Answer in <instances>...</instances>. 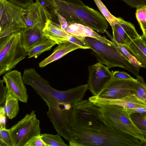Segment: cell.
I'll use <instances>...</instances> for the list:
<instances>
[{
	"label": "cell",
	"instance_id": "cell-16",
	"mask_svg": "<svg viewBox=\"0 0 146 146\" xmlns=\"http://www.w3.org/2000/svg\"><path fill=\"white\" fill-rule=\"evenodd\" d=\"M88 100L99 107L112 104L121 106L126 110L146 107V102L139 98L135 94H129L119 99L112 100L100 99L93 96L90 97Z\"/></svg>",
	"mask_w": 146,
	"mask_h": 146
},
{
	"label": "cell",
	"instance_id": "cell-42",
	"mask_svg": "<svg viewBox=\"0 0 146 146\" xmlns=\"http://www.w3.org/2000/svg\"><path fill=\"white\" fill-rule=\"evenodd\" d=\"M66 3L81 6L86 5L81 0H60Z\"/></svg>",
	"mask_w": 146,
	"mask_h": 146
},
{
	"label": "cell",
	"instance_id": "cell-24",
	"mask_svg": "<svg viewBox=\"0 0 146 146\" xmlns=\"http://www.w3.org/2000/svg\"><path fill=\"white\" fill-rule=\"evenodd\" d=\"M18 101L17 98L7 93L4 108L6 116L9 119H12L18 114L19 110Z\"/></svg>",
	"mask_w": 146,
	"mask_h": 146
},
{
	"label": "cell",
	"instance_id": "cell-39",
	"mask_svg": "<svg viewBox=\"0 0 146 146\" xmlns=\"http://www.w3.org/2000/svg\"><path fill=\"white\" fill-rule=\"evenodd\" d=\"M132 7L136 9L145 5L144 0H121Z\"/></svg>",
	"mask_w": 146,
	"mask_h": 146
},
{
	"label": "cell",
	"instance_id": "cell-30",
	"mask_svg": "<svg viewBox=\"0 0 146 146\" xmlns=\"http://www.w3.org/2000/svg\"><path fill=\"white\" fill-rule=\"evenodd\" d=\"M0 146H14L9 129L0 127Z\"/></svg>",
	"mask_w": 146,
	"mask_h": 146
},
{
	"label": "cell",
	"instance_id": "cell-10",
	"mask_svg": "<svg viewBox=\"0 0 146 146\" xmlns=\"http://www.w3.org/2000/svg\"><path fill=\"white\" fill-rule=\"evenodd\" d=\"M137 81L132 80L112 79L96 97L102 99H119L135 94Z\"/></svg>",
	"mask_w": 146,
	"mask_h": 146
},
{
	"label": "cell",
	"instance_id": "cell-43",
	"mask_svg": "<svg viewBox=\"0 0 146 146\" xmlns=\"http://www.w3.org/2000/svg\"><path fill=\"white\" fill-rule=\"evenodd\" d=\"M143 32L142 35L146 39V22L139 24Z\"/></svg>",
	"mask_w": 146,
	"mask_h": 146
},
{
	"label": "cell",
	"instance_id": "cell-2",
	"mask_svg": "<svg viewBox=\"0 0 146 146\" xmlns=\"http://www.w3.org/2000/svg\"><path fill=\"white\" fill-rule=\"evenodd\" d=\"M55 9L67 21L89 27L100 33H105L107 21L98 11L88 6L74 5L60 0H53Z\"/></svg>",
	"mask_w": 146,
	"mask_h": 146
},
{
	"label": "cell",
	"instance_id": "cell-11",
	"mask_svg": "<svg viewBox=\"0 0 146 146\" xmlns=\"http://www.w3.org/2000/svg\"><path fill=\"white\" fill-rule=\"evenodd\" d=\"M107 66L98 62L88 67V89L97 96L113 78L112 73Z\"/></svg>",
	"mask_w": 146,
	"mask_h": 146
},
{
	"label": "cell",
	"instance_id": "cell-26",
	"mask_svg": "<svg viewBox=\"0 0 146 146\" xmlns=\"http://www.w3.org/2000/svg\"><path fill=\"white\" fill-rule=\"evenodd\" d=\"M105 33L111 40L116 45L119 49L137 70L139 71L140 68L143 67L135 57L130 53L124 46L117 43L113 39V36L107 31H106Z\"/></svg>",
	"mask_w": 146,
	"mask_h": 146
},
{
	"label": "cell",
	"instance_id": "cell-35",
	"mask_svg": "<svg viewBox=\"0 0 146 146\" xmlns=\"http://www.w3.org/2000/svg\"><path fill=\"white\" fill-rule=\"evenodd\" d=\"M112 73L113 79L122 80H132L134 78L131 77L127 73L120 71H115Z\"/></svg>",
	"mask_w": 146,
	"mask_h": 146
},
{
	"label": "cell",
	"instance_id": "cell-31",
	"mask_svg": "<svg viewBox=\"0 0 146 146\" xmlns=\"http://www.w3.org/2000/svg\"><path fill=\"white\" fill-rule=\"evenodd\" d=\"M50 15L52 20L56 17L55 12V5L52 0H38Z\"/></svg>",
	"mask_w": 146,
	"mask_h": 146
},
{
	"label": "cell",
	"instance_id": "cell-14",
	"mask_svg": "<svg viewBox=\"0 0 146 146\" xmlns=\"http://www.w3.org/2000/svg\"><path fill=\"white\" fill-rule=\"evenodd\" d=\"M26 9L25 28L36 27L42 30L47 20L49 19L52 20L50 15L38 0H36V2H33Z\"/></svg>",
	"mask_w": 146,
	"mask_h": 146
},
{
	"label": "cell",
	"instance_id": "cell-13",
	"mask_svg": "<svg viewBox=\"0 0 146 146\" xmlns=\"http://www.w3.org/2000/svg\"><path fill=\"white\" fill-rule=\"evenodd\" d=\"M5 83L7 93L22 102L27 103L28 96L21 73L13 70L6 72L2 79Z\"/></svg>",
	"mask_w": 146,
	"mask_h": 146
},
{
	"label": "cell",
	"instance_id": "cell-8",
	"mask_svg": "<svg viewBox=\"0 0 146 146\" xmlns=\"http://www.w3.org/2000/svg\"><path fill=\"white\" fill-rule=\"evenodd\" d=\"M73 127L98 128L108 125L99 107L90 101L83 99L76 105Z\"/></svg>",
	"mask_w": 146,
	"mask_h": 146
},
{
	"label": "cell",
	"instance_id": "cell-34",
	"mask_svg": "<svg viewBox=\"0 0 146 146\" xmlns=\"http://www.w3.org/2000/svg\"><path fill=\"white\" fill-rule=\"evenodd\" d=\"M25 146H46L42 140L41 135L34 137L29 141Z\"/></svg>",
	"mask_w": 146,
	"mask_h": 146
},
{
	"label": "cell",
	"instance_id": "cell-20",
	"mask_svg": "<svg viewBox=\"0 0 146 146\" xmlns=\"http://www.w3.org/2000/svg\"><path fill=\"white\" fill-rule=\"evenodd\" d=\"M79 48L82 49L80 46L68 41H64L58 45L51 55L39 63V66L41 68L44 67L69 52Z\"/></svg>",
	"mask_w": 146,
	"mask_h": 146
},
{
	"label": "cell",
	"instance_id": "cell-21",
	"mask_svg": "<svg viewBox=\"0 0 146 146\" xmlns=\"http://www.w3.org/2000/svg\"><path fill=\"white\" fill-rule=\"evenodd\" d=\"M42 31L44 36L53 40L58 45L68 41V36L70 35L62 29L59 24L49 19L47 20Z\"/></svg>",
	"mask_w": 146,
	"mask_h": 146
},
{
	"label": "cell",
	"instance_id": "cell-1",
	"mask_svg": "<svg viewBox=\"0 0 146 146\" xmlns=\"http://www.w3.org/2000/svg\"><path fill=\"white\" fill-rule=\"evenodd\" d=\"M70 146H141L139 139L108 126L98 128L73 127Z\"/></svg>",
	"mask_w": 146,
	"mask_h": 146
},
{
	"label": "cell",
	"instance_id": "cell-33",
	"mask_svg": "<svg viewBox=\"0 0 146 146\" xmlns=\"http://www.w3.org/2000/svg\"><path fill=\"white\" fill-rule=\"evenodd\" d=\"M68 40L80 46L82 49H90L85 43L84 41L79 38L69 35L68 38Z\"/></svg>",
	"mask_w": 146,
	"mask_h": 146
},
{
	"label": "cell",
	"instance_id": "cell-29",
	"mask_svg": "<svg viewBox=\"0 0 146 146\" xmlns=\"http://www.w3.org/2000/svg\"><path fill=\"white\" fill-rule=\"evenodd\" d=\"M135 94L140 99L146 102V84L143 77H137Z\"/></svg>",
	"mask_w": 146,
	"mask_h": 146
},
{
	"label": "cell",
	"instance_id": "cell-18",
	"mask_svg": "<svg viewBox=\"0 0 146 146\" xmlns=\"http://www.w3.org/2000/svg\"><path fill=\"white\" fill-rule=\"evenodd\" d=\"M68 25L65 31L69 34L77 37L83 40L86 37L97 39L110 45L116 46L112 41L100 36L94 30L83 25L68 21Z\"/></svg>",
	"mask_w": 146,
	"mask_h": 146
},
{
	"label": "cell",
	"instance_id": "cell-32",
	"mask_svg": "<svg viewBox=\"0 0 146 146\" xmlns=\"http://www.w3.org/2000/svg\"><path fill=\"white\" fill-rule=\"evenodd\" d=\"M135 16L139 24L146 22V5L137 9Z\"/></svg>",
	"mask_w": 146,
	"mask_h": 146
},
{
	"label": "cell",
	"instance_id": "cell-27",
	"mask_svg": "<svg viewBox=\"0 0 146 146\" xmlns=\"http://www.w3.org/2000/svg\"><path fill=\"white\" fill-rule=\"evenodd\" d=\"M42 138L46 146H67L58 133L53 135L48 133L41 134Z\"/></svg>",
	"mask_w": 146,
	"mask_h": 146
},
{
	"label": "cell",
	"instance_id": "cell-17",
	"mask_svg": "<svg viewBox=\"0 0 146 146\" xmlns=\"http://www.w3.org/2000/svg\"><path fill=\"white\" fill-rule=\"evenodd\" d=\"M88 89V87L87 84L65 91L58 90L51 86L50 92L52 97L56 102L77 103L83 99Z\"/></svg>",
	"mask_w": 146,
	"mask_h": 146
},
{
	"label": "cell",
	"instance_id": "cell-6",
	"mask_svg": "<svg viewBox=\"0 0 146 146\" xmlns=\"http://www.w3.org/2000/svg\"><path fill=\"white\" fill-rule=\"evenodd\" d=\"M76 104L56 102L47 105L48 110L46 114L54 128L58 133L68 141L73 127Z\"/></svg>",
	"mask_w": 146,
	"mask_h": 146
},
{
	"label": "cell",
	"instance_id": "cell-38",
	"mask_svg": "<svg viewBox=\"0 0 146 146\" xmlns=\"http://www.w3.org/2000/svg\"><path fill=\"white\" fill-rule=\"evenodd\" d=\"M12 3L23 8L25 9L33 2V0H7Z\"/></svg>",
	"mask_w": 146,
	"mask_h": 146
},
{
	"label": "cell",
	"instance_id": "cell-40",
	"mask_svg": "<svg viewBox=\"0 0 146 146\" xmlns=\"http://www.w3.org/2000/svg\"><path fill=\"white\" fill-rule=\"evenodd\" d=\"M5 108L1 106L0 107V128H6V117Z\"/></svg>",
	"mask_w": 146,
	"mask_h": 146
},
{
	"label": "cell",
	"instance_id": "cell-23",
	"mask_svg": "<svg viewBox=\"0 0 146 146\" xmlns=\"http://www.w3.org/2000/svg\"><path fill=\"white\" fill-rule=\"evenodd\" d=\"M56 44L52 40L47 38L35 45L31 48L27 53L28 58H37L42 53L51 50Z\"/></svg>",
	"mask_w": 146,
	"mask_h": 146
},
{
	"label": "cell",
	"instance_id": "cell-44",
	"mask_svg": "<svg viewBox=\"0 0 146 146\" xmlns=\"http://www.w3.org/2000/svg\"><path fill=\"white\" fill-rule=\"evenodd\" d=\"M144 146H146V143H145L144 144Z\"/></svg>",
	"mask_w": 146,
	"mask_h": 146
},
{
	"label": "cell",
	"instance_id": "cell-4",
	"mask_svg": "<svg viewBox=\"0 0 146 146\" xmlns=\"http://www.w3.org/2000/svg\"><path fill=\"white\" fill-rule=\"evenodd\" d=\"M102 116L109 126L130 135L146 143L140 130L134 123L130 114L122 107L115 104H108L99 107Z\"/></svg>",
	"mask_w": 146,
	"mask_h": 146
},
{
	"label": "cell",
	"instance_id": "cell-41",
	"mask_svg": "<svg viewBox=\"0 0 146 146\" xmlns=\"http://www.w3.org/2000/svg\"><path fill=\"white\" fill-rule=\"evenodd\" d=\"M126 110L130 114L138 113L146 115V107L135 108Z\"/></svg>",
	"mask_w": 146,
	"mask_h": 146
},
{
	"label": "cell",
	"instance_id": "cell-7",
	"mask_svg": "<svg viewBox=\"0 0 146 146\" xmlns=\"http://www.w3.org/2000/svg\"><path fill=\"white\" fill-rule=\"evenodd\" d=\"M26 10L7 0H0V38L21 32L25 28Z\"/></svg>",
	"mask_w": 146,
	"mask_h": 146
},
{
	"label": "cell",
	"instance_id": "cell-22",
	"mask_svg": "<svg viewBox=\"0 0 146 146\" xmlns=\"http://www.w3.org/2000/svg\"><path fill=\"white\" fill-rule=\"evenodd\" d=\"M137 60L143 68L146 69V39L142 36L125 46Z\"/></svg>",
	"mask_w": 146,
	"mask_h": 146
},
{
	"label": "cell",
	"instance_id": "cell-36",
	"mask_svg": "<svg viewBox=\"0 0 146 146\" xmlns=\"http://www.w3.org/2000/svg\"><path fill=\"white\" fill-rule=\"evenodd\" d=\"M2 80H0V105L1 106L5 103L7 94V90L6 87L3 85Z\"/></svg>",
	"mask_w": 146,
	"mask_h": 146
},
{
	"label": "cell",
	"instance_id": "cell-19",
	"mask_svg": "<svg viewBox=\"0 0 146 146\" xmlns=\"http://www.w3.org/2000/svg\"><path fill=\"white\" fill-rule=\"evenodd\" d=\"M21 33L22 46L27 52L47 38L43 35L42 30L36 27L25 28Z\"/></svg>",
	"mask_w": 146,
	"mask_h": 146
},
{
	"label": "cell",
	"instance_id": "cell-3",
	"mask_svg": "<svg viewBox=\"0 0 146 146\" xmlns=\"http://www.w3.org/2000/svg\"><path fill=\"white\" fill-rule=\"evenodd\" d=\"M83 40L92 50L99 62L106 65L109 68L119 67L128 71L137 77L139 76V71L131 63L117 46L110 45L90 37H86Z\"/></svg>",
	"mask_w": 146,
	"mask_h": 146
},
{
	"label": "cell",
	"instance_id": "cell-15",
	"mask_svg": "<svg viewBox=\"0 0 146 146\" xmlns=\"http://www.w3.org/2000/svg\"><path fill=\"white\" fill-rule=\"evenodd\" d=\"M113 37L118 43L124 46L140 37L133 25L121 18L112 29Z\"/></svg>",
	"mask_w": 146,
	"mask_h": 146
},
{
	"label": "cell",
	"instance_id": "cell-37",
	"mask_svg": "<svg viewBox=\"0 0 146 146\" xmlns=\"http://www.w3.org/2000/svg\"><path fill=\"white\" fill-rule=\"evenodd\" d=\"M55 12L56 16L57 23L59 24L61 28L65 30L68 25V22L67 20L61 14L59 13L56 10H54Z\"/></svg>",
	"mask_w": 146,
	"mask_h": 146
},
{
	"label": "cell",
	"instance_id": "cell-12",
	"mask_svg": "<svg viewBox=\"0 0 146 146\" xmlns=\"http://www.w3.org/2000/svg\"><path fill=\"white\" fill-rule=\"evenodd\" d=\"M23 78L24 83L31 86L47 105L56 102L50 93V89L51 86L48 82L40 76L34 68H31L25 69Z\"/></svg>",
	"mask_w": 146,
	"mask_h": 146
},
{
	"label": "cell",
	"instance_id": "cell-5",
	"mask_svg": "<svg viewBox=\"0 0 146 146\" xmlns=\"http://www.w3.org/2000/svg\"><path fill=\"white\" fill-rule=\"evenodd\" d=\"M27 53L22 45L21 32L0 38V76L15 68Z\"/></svg>",
	"mask_w": 146,
	"mask_h": 146
},
{
	"label": "cell",
	"instance_id": "cell-25",
	"mask_svg": "<svg viewBox=\"0 0 146 146\" xmlns=\"http://www.w3.org/2000/svg\"><path fill=\"white\" fill-rule=\"evenodd\" d=\"M101 14L106 19L111 26L112 29L114 25L119 23L122 18L117 17L112 15L109 11L101 0H93Z\"/></svg>",
	"mask_w": 146,
	"mask_h": 146
},
{
	"label": "cell",
	"instance_id": "cell-28",
	"mask_svg": "<svg viewBox=\"0 0 146 146\" xmlns=\"http://www.w3.org/2000/svg\"><path fill=\"white\" fill-rule=\"evenodd\" d=\"M130 116L134 123L141 132L146 143V115L135 113L130 114Z\"/></svg>",
	"mask_w": 146,
	"mask_h": 146
},
{
	"label": "cell",
	"instance_id": "cell-9",
	"mask_svg": "<svg viewBox=\"0 0 146 146\" xmlns=\"http://www.w3.org/2000/svg\"><path fill=\"white\" fill-rule=\"evenodd\" d=\"M40 122L35 111L27 114L9 129L14 146H25L34 137L41 135Z\"/></svg>",
	"mask_w": 146,
	"mask_h": 146
}]
</instances>
